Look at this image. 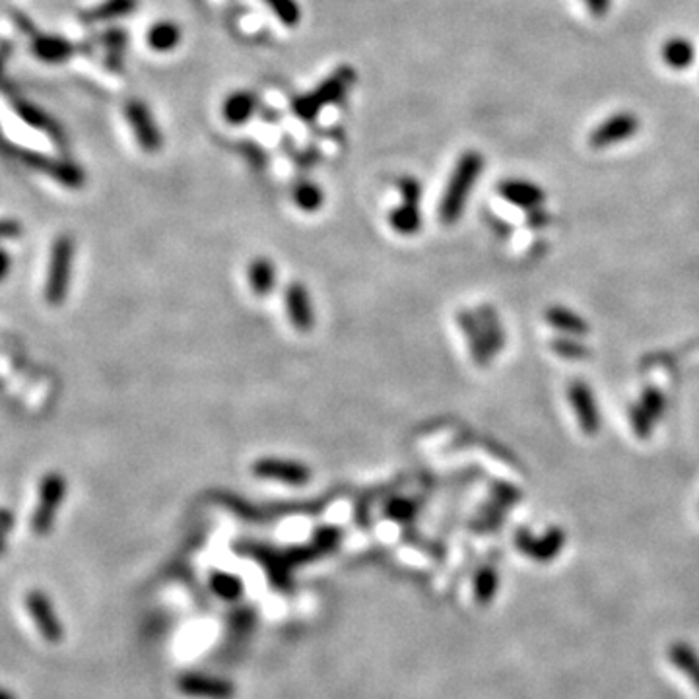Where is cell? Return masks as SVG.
Masks as SVG:
<instances>
[{"label": "cell", "mask_w": 699, "mask_h": 699, "mask_svg": "<svg viewBox=\"0 0 699 699\" xmlns=\"http://www.w3.org/2000/svg\"><path fill=\"white\" fill-rule=\"evenodd\" d=\"M639 128H641V121L634 113L629 111L614 113L608 116V119H604L594 126V131L589 134V146L602 150V148H610L614 144L626 142L627 138H632L634 134L639 133Z\"/></svg>", "instance_id": "52a82bcc"}, {"label": "cell", "mask_w": 699, "mask_h": 699, "mask_svg": "<svg viewBox=\"0 0 699 699\" xmlns=\"http://www.w3.org/2000/svg\"><path fill=\"white\" fill-rule=\"evenodd\" d=\"M478 321H480L484 336H486L489 348H492V352H499V350L504 348L505 336H504V331H501V324L494 315V311L489 307H480V311H478Z\"/></svg>", "instance_id": "f1b7e54d"}, {"label": "cell", "mask_w": 699, "mask_h": 699, "mask_svg": "<svg viewBox=\"0 0 699 699\" xmlns=\"http://www.w3.org/2000/svg\"><path fill=\"white\" fill-rule=\"evenodd\" d=\"M66 494V482L61 474H47L41 482L39 489V504L35 509V515L31 519V527L35 534H47L51 531L56 509L63 504Z\"/></svg>", "instance_id": "8992f818"}, {"label": "cell", "mask_w": 699, "mask_h": 699, "mask_svg": "<svg viewBox=\"0 0 699 699\" xmlns=\"http://www.w3.org/2000/svg\"><path fill=\"white\" fill-rule=\"evenodd\" d=\"M565 544V534L562 529H552L542 539H534L529 532L521 531L517 534V548L524 554L532 557L534 562L548 564L564 550Z\"/></svg>", "instance_id": "4fadbf2b"}, {"label": "cell", "mask_w": 699, "mask_h": 699, "mask_svg": "<svg viewBox=\"0 0 699 699\" xmlns=\"http://www.w3.org/2000/svg\"><path fill=\"white\" fill-rule=\"evenodd\" d=\"M356 80V70L352 66H341L334 73L324 78L321 84L309 93H303L291 101V111H294L301 121H313L321 113L324 105H332L341 101L346 91L352 88Z\"/></svg>", "instance_id": "7a4b0ae2"}, {"label": "cell", "mask_w": 699, "mask_h": 699, "mask_svg": "<svg viewBox=\"0 0 699 699\" xmlns=\"http://www.w3.org/2000/svg\"><path fill=\"white\" fill-rule=\"evenodd\" d=\"M286 313L298 332H311L315 326V306L306 284L291 282L286 288Z\"/></svg>", "instance_id": "7c38bea8"}, {"label": "cell", "mask_w": 699, "mask_h": 699, "mask_svg": "<svg viewBox=\"0 0 699 699\" xmlns=\"http://www.w3.org/2000/svg\"><path fill=\"white\" fill-rule=\"evenodd\" d=\"M181 694L196 697V699H233L237 694L236 686L229 680L216 678V676L206 674H185L179 678Z\"/></svg>", "instance_id": "30bf717a"}, {"label": "cell", "mask_w": 699, "mask_h": 699, "mask_svg": "<svg viewBox=\"0 0 699 699\" xmlns=\"http://www.w3.org/2000/svg\"><path fill=\"white\" fill-rule=\"evenodd\" d=\"M660 56L667 66L672 70H686L690 68L695 61V47L690 39L686 38H670L662 43Z\"/></svg>", "instance_id": "44dd1931"}, {"label": "cell", "mask_w": 699, "mask_h": 699, "mask_svg": "<svg viewBox=\"0 0 699 699\" xmlns=\"http://www.w3.org/2000/svg\"><path fill=\"white\" fill-rule=\"evenodd\" d=\"M247 280L256 298H266L276 286V266L268 256H256L247 266Z\"/></svg>", "instance_id": "ffe728a7"}, {"label": "cell", "mask_w": 699, "mask_h": 699, "mask_svg": "<svg viewBox=\"0 0 699 699\" xmlns=\"http://www.w3.org/2000/svg\"><path fill=\"white\" fill-rule=\"evenodd\" d=\"M0 699H16V697L12 695L8 690H4V687H0Z\"/></svg>", "instance_id": "74e56055"}, {"label": "cell", "mask_w": 699, "mask_h": 699, "mask_svg": "<svg viewBox=\"0 0 699 699\" xmlns=\"http://www.w3.org/2000/svg\"><path fill=\"white\" fill-rule=\"evenodd\" d=\"M274 12V16L284 23L288 28H296L301 22V8L298 4V0H264Z\"/></svg>", "instance_id": "f546056e"}, {"label": "cell", "mask_w": 699, "mask_h": 699, "mask_svg": "<svg viewBox=\"0 0 699 699\" xmlns=\"http://www.w3.org/2000/svg\"><path fill=\"white\" fill-rule=\"evenodd\" d=\"M12 524H14V517H12V513L6 509H0V552H3L4 536L10 532Z\"/></svg>", "instance_id": "e575fe53"}, {"label": "cell", "mask_w": 699, "mask_h": 699, "mask_svg": "<svg viewBox=\"0 0 699 699\" xmlns=\"http://www.w3.org/2000/svg\"><path fill=\"white\" fill-rule=\"evenodd\" d=\"M569 401L571 406L579 418L581 427L587 431V434H594L600 426V416L597 410V402L592 399V393L585 383H574L569 387Z\"/></svg>", "instance_id": "9a60e30c"}, {"label": "cell", "mask_w": 699, "mask_h": 699, "mask_svg": "<svg viewBox=\"0 0 699 699\" xmlns=\"http://www.w3.org/2000/svg\"><path fill=\"white\" fill-rule=\"evenodd\" d=\"M103 47L108 51V66L111 70H119L123 63V55H125V45H126V33L119 28L108 30L103 35Z\"/></svg>", "instance_id": "83f0119b"}, {"label": "cell", "mask_w": 699, "mask_h": 699, "mask_svg": "<svg viewBox=\"0 0 699 699\" xmlns=\"http://www.w3.org/2000/svg\"><path fill=\"white\" fill-rule=\"evenodd\" d=\"M22 236V224L16 220H0V239H14Z\"/></svg>", "instance_id": "836d02e7"}, {"label": "cell", "mask_w": 699, "mask_h": 699, "mask_svg": "<svg viewBox=\"0 0 699 699\" xmlns=\"http://www.w3.org/2000/svg\"><path fill=\"white\" fill-rule=\"evenodd\" d=\"M14 151L18 154V158L26 163V166L51 175L55 181L70 186V189H80V186L84 185V171H82L73 161L63 160V158L61 160L47 158L43 154H38V151L22 150V148H14Z\"/></svg>", "instance_id": "ba28073f"}, {"label": "cell", "mask_w": 699, "mask_h": 699, "mask_svg": "<svg viewBox=\"0 0 699 699\" xmlns=\"http://www.w3.org/2000/svg\"><path fill=\"white\" fill-rule=\"evenodd\" d=\"M291 198L303 212H317L324 204V193L321 191V186L311 181H299L291 191Z\"/></svg>", "instance_id": "484cf974"}, {"label": "cell", "mask_w": 699, "mask_h": 699, "mask_svg": "<svg viewBox=\"0 0 699 699\" xmlns=\"http://www.w3.org/2000/svg\"><path fill=\"white\" fill-rule=\"evenodd\" d=\"M497 193L501 198L513 206L522 210H534L540 208L546 201V193L539 185H534L527 179H505L497 185Z\"/></svg>", "instance_id": "5bb4252c"}, {"label": "cell", "mask_w": 699, "mask_h": 699, "mask_svg": "<svg viewBox=\"0 0 699 699\" xmlns=\"http://www.w3.org/2000/svg\"><path fill=\"white\" fill-rule=\"evenodd\" d=\"M26 606L30 616L33 617L35 627L39 629L47 643H61L65 637V627L58 622L51 599L41 591H31L26 597Z\"/></svg>", "instance_id": "9c48e42d"}, {"label": "cell", "mask_w": 699, "mask_h": 699, "mask_svg": "<svg viewBox=\"0 0 699 699\" xmlns=\"http://www.w3.org/2000/svg\"><path fill=\"white\" fill-rule=\"evenodd\" d=\"M459 324L461 329L466 336V341H469V348H470V354L474 358V361L478 366H488L489 364V356H492V348H489L486 336H484V331L480 326V321H478L476 315L469 313V311H462L459 315Z\"/></svg>", "instance_id": "2e32d148"}, {"label": "cell", "mask_w": 699, "mask_h": 699, "mask_svg": "<svg viewBox=\"0 0 699 699\" xmlns=\"http://www.w3.org/2000/svg\"><path fill=\"white\" fill-rule=\"evenodd\" d=\"M670 660L674 662L676 669L687 676V680H690L699 692V655L695 649H692L687 643H676L670 647Z\"/></svg>", "instance_id": "cb8c5ba5"}, {"label": "cell", "mask_w": 699, "mask_h": 699, "mask_svg": "<svg viewBox=\"0 0 699 699\" xmlns=\"http://www.w3.org/2000/svg\"><path fill=\"white\" fill-rule=\"evenodd\" d=\"M414 504L408 499H393L389 507H387V515H391L393 519L396 521H408L410 517H414Z\"/></svg>", "instance_id": "d6a6232c"}, {"label": "cell", "mask_w": 699, "mask_h": 699, "mask_svg": "<svg viewBox=\"0 0 699 699\" xmlns=\"http://www.w3.org/2000/svg\"><path fill=\"white\" fill-rule=\"evenodd\" d=\"M253 474L261 480H271L286 486H306L313 478V470L306 462L282 457H263L253 462Z\"/></svg>", "instance_id": "277c9868"}, {"label": "cell", "mask_w": 699, "mask_h": 699, "mask_svg": "<svg viewBox=\"0 0 699 699\" xmlns=\"http://www.w3.org/2000/svg\"><path fill=\"white\" fill-rule=\"evenodd\" d=\"M181 38H183L181 28L175 22H168V20L154 23L146 35L150 49L156 53H171L173 49H177Z\"/></svg>", "instance_id": "7402d4cb"}, {"label": "cell", "mask_w": 699, "mask_h": 699, "mask_svg": "<svg viewBox=\"0 0 699 699\" xmlns=\"http://www.w3.org/2000/svg\"><path fill=\"white\" fill-rule=\"evenodd\" d=\"M399 191L402 196V203L408 204H422V183H419L412 175H406L399 181Z\"/></svg>", "instance_id": "1f68e13d"}, {"label": "cell", "mask_w": 699, "mask_h": 699, "mask_svg": "<svg viewBox=\"0 0 699 699\" xmlns=\"http://www.w3.org/2000/svg\"><path fill=\"white\" fill-rule=\"evenodd\" d=\"M582 3L587 4V8L592 12L594 16L602 18V16L608 14L610 4H612V0H582Z\"/></svg>", "instance_id": "d590c367"}, {"label": "cell", "mask_w": 699, "mask_h": 699, "mask_svg": "<svg viewBox=\"0 0 699 699\" xmlns=\"http://www.w3.org/2000/svg\"><path fill=\"white\" fill-rule=\"evenodd\" d=\"M73 255H74V241L70 236H61L51 253V266L49 276L45 284V299L51 306H61L66 298L68 284H70V268H73Z\"/></svg>", "instance_id": "3957f363"}, {"label": "cell", "mask_w": 699, "mask_h": 699, "mask_svg": "<svg viewBox=\"0 0 699 699\" xmlns=\"http://www.w3.org/2000/svg\"><path fill=\"white\" fill-rule=\"evenodd\" d=\"M548 321H550L556 329H562V331H567L571 334H581L585 332V323H582L577 315H574L567 309H562V307H556V309H550L548 311Z\"/></svg>", "instance_id": "4dcf8cb0"}, {"label": "cell", "mask_w": 699, "mask_h": 699, "mask_svg": "<svg viewBox=\"0 0 699 699\" xmlns=\"http://www.w3.org/2000/svg\"><path fill=\"white\" fill-rule=\"evenodd\" d=\"M8 271H10V256L4 251H0V280L8 274Z\"/></svg>", "instance_id": "8d00e7d4"}, {"label": "cell", "mask_w": 699, "mask_h": 699, "mask_svg": "<svg viewBox=\"0 0 699 699\" xmlns=\"http://www.w3.org/2000/svg\"><path fill=\"white\" fill-rule=\"evenodd\" d=\"M210 589H212L220 599L233 602L243 597L245 585L241 577H237L236 574H229V571H214L212 577H210Z\"/></svg>", "instance_id": "d4e9b609"}, {"label": "cell", "mask_w": 699, "mask_h": 699, "mask_svg": "<svg viewBox=\"0 0 699 699\" xmlns=\"http://www.w3.org/2000/svg\"><path fill=\"white\" fill-rule=\"evenodd\" d=\"M499 587V575L494 565H484L478 569L474 577V597L480 604L492 602Z\"/></svg>", "instance_id": "4316f807"}, {"label": "cell", "mask_w": 699, "mask_h": 699, "mask_svg": "<svg viewBox=\"0 0 699 699\" xmlns=\"http://www.w3.org/2000/svg\"><path fill=\"white\" fill-rule=\"evenodd\" d=\"M389 224L401 236H416L424 224L419 204L402 203L401 206H396L389 214Z\"/></svg>", "instance_id": "603a6c76"}, {"label": "cell", "mask_w": 699, "mask_h": 699, "mask_svg": "<svg viewBox=\"0 0 699 699\" xmlns=\"http://www.w3.org/2000/svg\"><path fill=\"white\" fill-rule=\"evenodd\" d=\"M256 108H259V98H256L253 91L241 90L229 93L224 101V108H221V113H224V119L231 126H241L253 119Z\"/></svg>", "instance_id": "e0dca14e"}, {"label": "cell", "mask_w": 699, "mask_h": 699, "mask_svg": "<svg viewBox=\"0 0 699 699\" xmlns=\"http://www.w3.org/2000/svg\"><path fill=\"white\" fill-rule=\"evenodd\" d=\"M138 8V0H103L98 6L88 8L80 14V22L93 26V23H105L119 18L131 16Z\"/></svg>", "instance_id": "d6986e66"}, {"label": "cell", "mask_w": 699, "mask_h": 699, "mask_svg": "<svg viewBox=\"0 0 699 699\" xmlns=\"http://www.w3.org/2000/svg\"><path fill=\"white\" fill-rule=\"evenodd\" d=\"M484 166H486V160L480 151L476 150L464 151V154L459 158V161L454 163L439 204V218L443 224L453 226L461 220L466 204H469V198L474 191V185L478 179H480V175L484 171Z\"/></svg>", "instance_id": "6da1fadb"}, {"label": "cell", "mask_w": 699, "mask_h": 699, "mask_svg": "<svg viewBox=\"0 0 699 699\" xmlns=\"http://www.w3.org/2000/svg\"><path fill=\"white\" fill-rule=\"evenodd\" d=\"M125 115L138 146L148 154L160 151L163 146V134L148 105L142 99H128L125 105Z\"/></svg>", "instance_id": "5b68a950"}, {"label": "cell", "mask_w": 699, "mask_h": 699, "mask_svg": "<svg viewBox=\"0 0 699 699\" xmlns=\"http://www.w3.org/2000/svg\"><path fill=\"white\" fill-rule=\"evenodd\" d=\"M12 108H14V113H18V116L23 123H28L30 126L38 128V131L47 133L55 140V142H61V138L65 140V133H63L61 125H56L49 115L41 111L39 108H35L33 103L18 98V99H12Z\"/></svg>", "instance_id": "ac0fdd59"}, {"label": "cell", "mask_w": 699, "mask_h": 699, "mask_svg": "<svg viewBox=\"0 0 699 699\" xmlns=\"http://www.w3.org/2000/svg\"><path fill=\"white\" fill-rule=\"evenodd\" d=\"M31 51L35 56L39 58V61L49 63V65H58V63L68 61L70 56L84 53V45H78L66 38H61V35L41 33V31L35 30L31 33Z\"/></svg>", "instance_id": "8fae6325"}]
</instances>
